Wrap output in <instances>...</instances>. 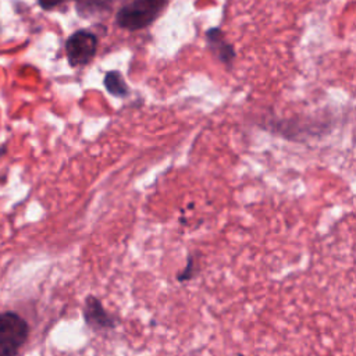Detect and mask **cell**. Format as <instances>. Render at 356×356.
<instances>
[{
	"label": "cell",
	"mask_w": 356,
	"mask_h": 356,
	"mask_svg": "<svg viewBox=\"0 0 356 356\" xmlns=\"http://www.w3.org/2000/svg\"><path fill=\"white\" fill-rule=\"evenodd\" d=\"M206 38H207V43H209L210 49L217 54V57L222 63L229 65L232 58L235 57V51H234V47L224 40L221 31L218 28H211L207 31Z\"/></svg>",
	"instance_id": "obj_5"
},
{
	"label": "cell",
	"mask_w": 356,
	"mask_h": 356,
	"mask_svg": "<svg viewBox=\"0 0 356 356\" xmlns=\"http://www.w3.org/2000/svg\"><path fill=\"white\" fill-rule=\"evenodd\" d=\"M197 268H196V260L193 259L192 254H188V259H186V264L184 267V270L179 271V274H177V280L179 282H185V281H189L195 277Z\"/></svg>",
	"instance_id": "obj_8"
},
{
	"label": "cell",
	"mask_w": 356,
	"mask_h": 356,
	"mask_svg": "<svg viewBox=\"0 0 356 356\" xmlns=\"http://www.w3.org/2000/svg\"><path fill=\"white\" fill-rule=\"evenodd\" d=\"M110 7L111 0H76V10L85 18L104 14Z\"/></svg>",
	"instance_id": "obj_6"
},
{
	"label": "cell",
	"mask_w": 356,
	"mask_h": 356,
	"mask_svg": "<svg viewBox=\"0 0 356 356\" xmlns=\"http://www.w3.org/2000/svg\"><path fill=\"white\" fill-rule=\"evenodd\" d=\"M38 1H39V4H40L42 8L50 10V8H53V7H56V6L61 4V3H64V1H67V0H38Z\"/></svg>",
	"instance_id": "obj_9"
},
{
	"label": "cell",
	"mask_w": 356,
	"mask_h": 356,
	"mask_svg": "<svg viewBox=\"0 0 356 356\" xmlns=\"http://www.w3.org/2000/svg\"><path fill=\"white\" fill-rule=\"evenodd\" d=\"M104 86L115 97H125L129 93V88L120 71H108L104 76Z\"/></svg>",
	"instance_id": "obj_7"
},
{
	"label": "cell",
	"mask_w": 356,
	"mask_h": 356,
	"mask_svg": "<svg viewBox=\"0 0 356 356\" xmlns=\"http://www.w3.org/2000/svg\"><path fill=\"white\" fill-rule=\"evenodd\" d=\"M168 0H131L117 13L118 26L138 31L149 26L165 8Z\"/></svg>",
	"instance_id": "obj_1"
},
{
	"label": "cell",
	"mask_w": 356,
	"mask_h": 356,
	"mask_svg": "<svg viewBox=\"0 0 356 356\" xmlns=\"http://www.w3.org/2000/svg\"><path fill=\"white\" fill-rule=\"evenodd\" d=\"M82 314L86 325L95 332L114 330L118 324V320L103 306L102 300L95 295H88L85 298Z\"/></svg>",
	"instance_id": "obj_4"
},
{
	"label": "cell",
	"mask_w": 356,
	"mask_h": 356,
	"mask_svg": "<svg viewBox=\"0 0 356 356\" xmlns=\"http://www.w3.org/2000/svg\"><path fill=\"white\" fill-rule=\"evenodd\" d=\"M28 331L26 321L17 313H0V356H17Z\"/></svg>",
	"instance_id": "obj_2"
},
{
	"label": "cell",
	"mask_w": 356,
	"mask_h": 356,
	"mask_svg": "<svg viewBox=\"0 0 356 356\" xmlns=\"http://www.w3.org/2000/svg\"><path fill=\"white\" fill-rule=\"evenodd\" d=\"M97 50V38L89 31H76L65 42V53L71 67H82L92 61Z\"/></svg>",
	"instance_id": "obj_3"
}]
</instances>
